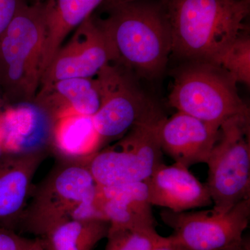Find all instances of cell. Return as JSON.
<instances>
[{
  "mask_svg": "<svg viewBox=\"0 0 250 250\" xmlns=\"http://www.w3.org/2000/svg\"><path fill=\"white\" fill-rule=\"evenodd\" d=\"M96 19L113 49L114 62L147 80L159 78L172 54V30L167 6L156 0H136L104 9Z\"/></svg>",
  "mask_w": 250,
  "mask_h": 250,
  "instance_id": "obj_1",
  "label": "cell"
},
{
  "mask_svg": "<svg viewBox=\"0 0 250 250\" xmlns=\"http://www.w3.org/2000/svg\"><path fill=\"white\" fill-rule=\"evenodd\" d=\"M172 54L185 62L218 65L224 52L243 33L250 0H170Z\"/></svg>",
  "mask_w": 250,
  "mask_h": 250,
  "instance_id": "obj_2",
  "label": "cell"
},
{
  "mask_svg": "<svg viewBox=\"0 0 250 250\" xmlns=\"http://www.w3.org/2000/svg\"><path fill=\"white\" fill-rule=\"evenodd\" d=\"M97 193L98 184L85 164L62 163L34 190L19 230L40 237L66 220H105L97 207Z\"/></svg>",
  "mask_w": 250,
  "mask_h": 250,
  "instance_id": "obj_3",
  "label": "cell"
},
{
  "mask_svg": "<svg viewBox=\"0 0 250 250\" xmlns=\"http://www.w3.org/2000/svg\"><path fill=\"white\" fill-rule=\"evenodd\" d=\"M44 3L22 0L0 41V90L11 103L35 100L42 79Z\"/></svg>",
  "mask_w": 250,
  "mask_h": 250,
  "instance_id": "obj_4",
  "label": "cell"
},
{
  "mask_svg": "<svg viewBox=\"0 0 250 250\" xmlns=\"http://www.w3.org/2000/svg\"><path fill=\"white\" fill-rule=\"evenodd\" d=\"M236 85L220 65L186 62L174 75L169 104L177 111L220 126L231 117L250 113Z\"/></svg>",
  "mask_w": 250,
  "mask_h": 250,
  "instance_id": "obj_5",
  "label": "cell"
},
{
  "mask_svg": "<svg viewBox=\"0 0 250 250\" xmlns=\"http://www.w3.org/2000/svg\"><path fill=\"white\" fill-rule=\"evenodd\" d=\"M207 164L206 184L213 210L225 213L250 198V113L231 117L220 125Z\"/></svg>",
  "mask_w": 250,
  "mask_h": 250,
  "instance_id": "obj_6",
  "label": "cell"
},
{
  "mask_svg": "<svg viewBox=\"0 0 250 250\" xmlns=\"http://www.w3.org/2000/svg\"><path fill=\"white\" fill-rule=\"evenodd\" d=\"M136 77L116 62L108 63L95 77L102 101L92 120L103 146L121 139L138 123L165 116L159 105L141 89Z\"/></svg>",
  "mask_w": 250,
  "mask_h": 250,
  "instance_id": "obj_7",
  "label": "cell"
},
{
  "mask_svg": "<svg viewBox=\"0 0 250 250\" xmlns=\"http://www.w3.org/2000/svg\"><path fill=\"white\" fill-rule=\"evenodd\" d=\"M161 218L172 229L171 241L189 250H224L243 238L250 219V198L225 213L210 210L176 212L162 210Z\"/></svg>",
  "mask_w": 250,
  "mask_h": 250,
  "instance_id": "obj_8",
  "label": "cell"
},
{
  "mask_svg": "<svg viewBox=\"0 0 250 250\" xmlns=\"http://www.w3.org/2000/svg\"><path fill=\"white\" fill-rule=\"evenodd\" d=\"M159 140L138 133L122 138L113 148L98 151L85 164L100 187H116L147 180L164 163Z\"/></svg>",
  "mask_w": 250,
  "mask_h": 250,
  "instance_id": "obj_9",
  "label": "cell"
},
{
  "mask_svg": "<svg viewBox=\"0 0 250 250\" xmlns=\"http://www.w3.org/2000/svg\"><path fill=\"white\" fill-rule=\"evenodd\" d=\"M113 62L111 44L91 16L57 51L42 77L39 92L65 79L94 78L104 67Z\"/></svg>",
  "mask_w": 250,
  "mask_h": 250,
  "instance_id": "obj_10",
  "label": "cell"
},
{
  "mask_svg": "<svg viewBox=\"0 0 250 250\" xmlns=\"http://www.w3.org/2000/svg\"><path fill=\"white\" fill-rule=\"evenodd\" d=\"M220 127L177 111L161 123L159 132L161 149L174 163L188 168L207 164L218 141Z\"/></svg>",
  "mask_w": 250,
  "mask_h": 250,
  "instance_id": "obj_11",
  "label": "cell"
},
{
  "mask_svg": "<svg viewBox=\"0 0 250 250\" xmlns=\"http://www.w3.org/2000/svg\"><path fill=\"white\" fill-rule=\"evenodd\" d=\"M145 182L152 206L179 213L213 204L207 184L177 163L170 166L163 163Z\"/></svg>",
  "mask_w": 250,
  "mask_h": 250,
  "instance_id": "obj_12",
  "label": "cell"
},
{
  "mask_svg": "<svg viewBox=\"0 0 250 250\" xmlns=\"http://www.w3.org/2000/svg\"><path fill=\"white\" fill-rule=\"evenodd\" d=\"M45 156L42 152H29L0 157V228L18 232L33 178Z\"/></svg>",
  "mask_w": 250,
  "mask_h": 250,
  "instance_id": "obj_13",
  "label": "cell"
},
{
  "mask_svg": "<svg viewBox=\"0 0 250 250\" xmlns=\"http://www.w3.org/2000/svg\"><path fill=\"white\" fill-rule=\"evenodd\" d=\"M96 203L112 228H156L146 182L116 187L98 185Z\"/></svg>",
  "mask_w": 250,
  "mask_h": 250,
  "instance_id": "obj_14",
  "label": "cell"
},
{
  "mask_svg": "<svg viewBox=\"0 0 250 250\" xmlns=\"http://www.w3.org/2000/svg\"><path fill=\"white\" fill-rule=\"evenodd\" d=\"M35 100L55 120L70 114L93 117L102 101L95 77L58 81L48 89L39 92Z\"/></svg>",
  "mask_w": 250,
  "mask_h": 250,
  "instance_id": "obj_15",
  "label": "cell"
},
{
  "mask_svg": "<svg viewBox=\"0 0 250 250\" xmlns=\"http://www.w3.org/2000/svg\"><path fill=\"white\" fill-rule=\"evenodd\" d=\"M104 0H47L44 3L45 38L42 77L67 36L90 17Z\"/></svg>",
  "mask_w": 250,
  "mask_h": 250,
  "instance_id": "obj_16",
  "label": "cell"
},
{
  "mask_svg": "<svg viewBox=\"0 0 250 250\" xmlns=\"http://www.w3.org/2000/svg\"><path fill=\"white\" fill-rule=\"evenodd\" d=\"M110 223L103 219L69 220L54 225L40 239L45 250H94L107 237Z\"/></svg>",
  "mask_w": 250,
  "mask_h": 250,
  "instance_id": "obj_17",
  "label": "cell"
},
{
  "mask_svg": "<svg viewBox=\"0 0 250 250\" xmlns=\"http://www.w3.org/2000/svg\"><path fill=\"white\" fill-rule=\"evenodd\" d=\"M54 142L59 152L70 159L88 160L103 147L92 117L70 114L56 120Z\"/></svg>",
  "mask_w": 250,
  "mask_h": 250,
  "instance_id": "obj_18",
  "label": "cell"
},
{
  "mask_svg": "<svg viewBox=\"0 0 250 250\" xmlns=\"http://www.w3.org/2000/svg\"><path fill=\"white\" fill-rule=\"evenodd\" d=\"M104 250H152L167 241L156 228H112L110 227Z\"/></svg>",
  "mask_w": 250,
  "mask_h": 250,
  "instance_id": "obj_19",
  "label": "cell"
},
{
  "mask_svg": "<svg viewBox=\"0 0 250 250\" xmlns=\"http://www.w3.org/2000/svg\"><path fill=\"white\" fill-rule=\"evenodd\" d=\"M218 65L225 69L237 83L250 85V31L238 36L224 52Z\"/></svg>",
  "mask_w": 250,
  "mask_h": 250,
  "instance_id": "obj_20",
  "label": "cell"
},
{
  "mask_svg": "<svg viewBox=\"0 0 250 250\" xmlns=\"http://www.w3.org/2000/svg\"><path fill=\"white\" fill-rule=\"evenodd\" d=\"M29 240L13 230L0 228V250H24Z\"/></svg>",
  "mask_w": 250,
  "mask_h": 250,
  "instance_id": "obj_21",
  "label": "cell"
},
{
  "mask_svg": "<svg viewBox=\"0 0 250 250\" xmlns=\"http://www.w3.org/2000/svg\"><path fill=\"white\" fill-rule=\"evenodd\" d=\"M22 0H0V41L17 12Z\"/></svg>",
  "mask_w": 250,
  "mask_h": 250,
  "instance_id": "obj_22",
  "label": "cell"
},
{
  "mask_svg": "<svg viewBox=\"0 0 250 250\" xmlns=\"http://www.w3.org/2000/svg\"><path fill=\"white\" fill-rule=\"evenodd\" d=\"M152 250H189L187 248L177 243H174L171 241L170 237L167 236V241L166 243H163L160 246L156 247Z\"/></svg>",
  "mask_w": 250,
  "mask_h": 250,
  "instance_id": "obj_23",
  "label": "cell"
},
{
  "mask_svg": "<svg viewBox=\"0 0 250 250\" xmlns=\"http://www.w3.org/2000/svg\"><path fill=\"white\" fill-rule=\"evenodd\" d=\"M136 1V0H104L100 6H102L103 9H108V8L111 7V6H115V5L131 2V1ZM156 1H160L162 4L167 6L170 0H156Z\"/></svg>",
  "mask_w": 250,
  "mask_h": 250,
  "instance_id": "obj_24",
  "label": "cell"
},
{
  "mask_svg": "<svg viewBox=\"0 0 250 250\" xmlns=\"http://www.w3.org/2000/svg\"><path fill=\"white\" fill-rule=\"evenodd\" d=\"M224 250H250V239L249 236H243L242 241L238 244Z\"/></svg>",
  "mask_w": 250,
  "mask_h": 250,
  "instance_id": "obj_25",
  "label": "cell"
},
{
  "mask_svg": "<svg viewBox=\"0 0 250 250\" xmlns=\"http://www.w3.org/2000/svg\"><path fill=\"white\" fill-rule=\"evenodd\" d=\"M24 250H45L39 238L29 239Z\"/></svg>",
  "mask_w": 250,
  "mask_h": 250,
  "instance_id": "obj_26",
  "label": "cell"
},
{
  "mask_svg": "<svg viewBox=\"0 0 250 250\" xmlns=\"http://www.w3.org/2000/svg\"><path fill=\"white\" fill-rule=\"evenodd\" d=\"M1 96H2V95H1V90H0V111H1Z\"/></svg>",
  "mask_w": 250,
  "mask_h": 250,
  "instance_id": "obj_27",
  "label": "cell"
}]
</instances>
